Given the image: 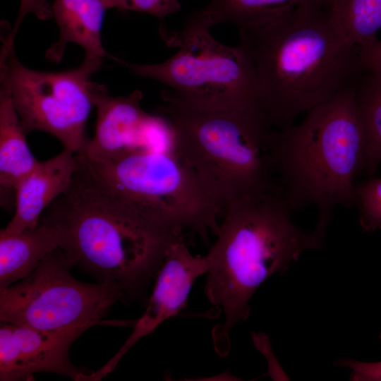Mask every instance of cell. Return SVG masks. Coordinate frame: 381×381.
<instances>
[{"label":"cell","mask_w":381,"mask_h":381,"mask_svg":"<svg viewBox=\"0 0 381 381\" xmlns=\"http://www.w3.org/2000/svg\"><path fill=\"white\" fill-rule=\"evenodd\" d=\"M78 167L75 154L66 149L38 162L16 187L13 217L1 231L17 234L36 227L47 207L68 190Z\"/></svg>","instance_id":"13"},{"label":"cell","mask_w":381,"mask_h":381,"mask_svg":"<svg viewBox=\"0 0 381 381\" xmlns=\"http://www.w3.org/2000/svg\"><path fill=\"white\" fill-rule=\"evenodd\" d=\"M89 89L97 109L95 132L78 155L99 161L144 148L145 130L152 115L141 107L142 92L136 90L126 96L113 97L104 85L91 81Z\"/></svg>","instance_id":"12"},{"label":"cell","mask_w":381,"mask_h":381,"mask_svg":"<svg viewBox=\"0 0 381 381\" xmlns=\"http://www.w3.org/2000/svg\"><path fill=\"white\" fill-rule=\"evenodd\" d=\"M335 365L351 370L350 380L353 381H381V361L363 362L350 358H342Z\"/></svg>","instance_id":"23"},{"label":"cell","mask_w":381,"mask_h":381,"mask_svg":"<svg viewBox=\"0 0 381 381\" xmlns=\"http://www.w3.org/2000/svg\"><path fill=\"white\" fill-rule=\"evenodd\" d=\"M349 41L358 49L377 40L381 0H322Z\"/></svg>","instance_id":"18"},{"label":"cell","mask_w":381,"mask_h":381,"mask_svg":"<svg viewBox=\"0 0 381 381\" xmlns=\"http://www.w3.org/2000/svg\"><path fill=\"white\" fill-rule=\"evenodd\" d=\"M76 156L97 181L153 226L205 238L210 231L217 234L222 207L170 150L140 148L99 161Z\"/></svg>","instance_id":"7"},{"label":"cell","mask_w":381,"mask_h":381,"mask_svg":"<svg viewBox=\"0 0 381 381\" xmlns=\"http://www.w3.org/2000/svg\"><path fill=\"white\" fill-rule=\"evenodd\" d=\"M380 339H381V332H380Z\"/></svg>","instance_id":"25"},{"label":"cell","mask_w":381,"mask_h":381,"mask_svg":"<svg viewBox=\"0 0 381 381\" xmlns=\"http://www.w3.org/2000/svg\"><path fill=\"white\" fill-rule=\"evenodd\" d=\"M52 16L59 28V37L46 52L47 59L59 62L66 44L80 45L85 59L103 61L107 53L101 40V29L106 8L101 0H55Z\"/></svg>","instance_id":"14"},{"label":"cell","mask_w":381,"mask_h":381,"mask_svg":"<svg viewBox=\"0 0 381 381\" xmlns=\"http://www.w3.org/2000/svg\"><path fill=\"white\" fill-rule=\"evenodd\" d=\"M108 8H116L121 11H135L151 14L157 17L163 24L164 18L181 9L179 0H101Z\"/></svg>","instance_id":"21"},{"label":"cell","mask_w":381,"mask_h":381,"mask_svg":"<svg viewBox=\"0 0 381 381\" xmlns=\"http://www.w3.org/2000/svg\"><path fill=\"white\" fill-rule=\"evenodd\" d=\"M103 61L83 60L78 68L44 72L24 66L13 49L1 64V83L9 93L26 133L43 131L75 155L89 140L86 122L93 105L89 85Z\"/></svg>","instance_id":"9"},{"label":"cell","mask_w":381,"mask_h":381,"mask_svg":"<svg viewBox=\"0 0 381 381\" xmlns=\"http://www.w3.org/2000/svg\"><path fill=\"white\" fill-rule=\"evenodd\" d=\"M316 0H211L202 10L214 25L236 26Z\"/></svg>","instance_id":"19"},{"label":"cell","mask_w":381,"mask_h":381,"mask_svg":"<svg viewBox=\"0 0 381 381\" xmlns=\"http://www.w3.org/2000/svg\"><path fill=\"white\" fill-rule=\"evenodd\" d=\"M359 61L363 71L381 75V41L360 48Z\"/></svg>","instance_id":"24"},{"label":"cell","mask_w":381,"mask_h":381,"mask_svg":"<svg viewBox=\"0 0 381 381\" xmlns=\"http://www.w3.org/2000/svg\"><path fill=\"white\" fill-rule=\"evenodd\" d=\"M356 206L359 210V224L363 231L381 230V178L371 176L356 185Z\"/></svg>","instance_id":"20"},{"label":"cell","mask_w":381,"mask_h":381,"mask_svg":"<svg viewBox=\"0 0 381 381\" xmlns=\"http://www.w3.org/2000/svg\"><path fill=\"white\" fill-rule=\"evenodd\" d=\"M87 327L43 330L1 322L0 380H27L37 373H53L85 381L91 372L73 365L68 352Z\"/></svg>","instance_id":"10"},{"label":"cell","mask_w":381,"mask_h":381,"mask_svg":"<svg viewBox=\"0 0 381 381\" xmlns=\"http://www.w3.org/2000/svg\"><path fill=\"white\" fill-rule=\"evenodd\" d=\"M274 129L354 85L362 69L353 45L322 0L237 26Z\"/></svg>","instance_id":"1"},{"label":"cell","mask_w":381,"mask_h":381,"mask_svg":"<svg viewBox=\"0 0 381 381\" xmlns=\"http://www.w3.org/2000/svg\"><path fill=\"white\" fill-rule=\"evenodd\" d=\"M355 84L307 111L301 123L272 134L276 186L292 212L315 207V227L325 231L336 207L356 206L354 180L363 172L365 134Z\"/></svg>","instance_id":"4"},{"label":"cell","mask_w":381,"mask_h":381,"mask_svg":"<svg viewBox=\"0 0 381 381\" xmlns=\"http://www.w3.org/2000/svg\"><path fill=\"white\" fill-rule=\"evenodd\" d=\"M57 248L27 277L0 289V321L43 330L99 325L116 302L128 301L115 282L85 283Z\"/></svg>","instance_id":"8"},{"label":"cell","mask_w":381,"mask_h":381,"mask_svg":"<svg viewBox=\"0 0 381 381\" xmlns=\"http://www.w3.org/2000/svg\"><path fill=\"white\" fill-rule=\"evenodd\" d=\"M363 72L355 89L365 134L363 171L371 176L381 163V75Z\"/></svg>","instance_id":"17"},{"label":"cell","mask_w":381,"mask_h":381,"mask_svg":"<svg viewBox=\"0 0 381 381\" xmlns=\"http://www.w3.org/2000/svg\"><path fill=\"white\" fill-rule=\"evenodd\" d=\"M292 212L278 188L224 207L217 238L205 255V292L223 314L212 330L219 355L228 354L231 330L248 318L249 301L260 284L286 272L303 252L322 247L325 233L303 231Z\"/></svg>","instance_id":"3"},{"label":"cell","mask_w":381,"mask_h":381,"mask_svg":"<svg viewBox=\"0 0 381 381\" xmlns=\"http://www.w3.org/2000/svg\"><path fill=\"white\" fill-rule=\"evenodd\" d=\"M170 150L224 210L244 197L278 188L270 157L274 128L262 113L203 111L163 102Z\"/></svg>","instance_id":"5"},{"label":"cell","mask_w":381,"mask_h":381,"mask_svg":"<svg viewBox=\"0 0 381 381\" xmlns=\"http://www.w3.org/2000/svg\"><path fill=\"white\" fill-rule=\"evenodd\" d=\"M20 118L8 91L0 90V186L1 195L13 190L37 165Z\"/></svg>","instance_id":"16"},{"label":"cell","mask_w":381,"mask_h":381,"mask_svg":"<svg viewBox=\"0 0 381 381\" xmlns=\"http://www.w3.org/2000/svg\"><path fill=\"white\" fill-rule=\"evenodd\" d=\"M207 270L205 255H193L184 238L173 242L155 278L145 310L135 322L131 334L116 354L98 370L90 373L86 381H99L107 376L138 340L176 316L185 308L193 283Z\"/></svg>","instance_id":"11"},{"label":"cell","mask_w":381,"mask_h":381,"mask_svg":"<svg viewBox=\"0 0 381 381\" xmlns=\"http://www.w3.org/2000/svg\"><path fill=\"white\" fill-rule=\"evenodd\" d=\"M34 13L40 20H47L52 16V8L47 0H20V8L13 28L4 42L2 53L8 54L13 49V41L25 16Z\"/></svg>","instance_id":"22"},{"label":"cell","mask_w":381,"mask_h":381,"mask_svg":"<svg viewBox=\"0 0 381 381\" xmlns=\"http://www.w3.org/2000/svg\"><path fill=\"white\" fill-rule=\"evenodd\" d=\"M59 248L56 235L43 222L20 233L0 231V289L29 276L42 260Z\"/></svg>","instance_id":"15"},{"label":"cell","mask_w":381,"mask_h":381,"mask_svg":"<svg viewBox=\"0 0 381 381\" xmlns=\"http://www.w3.org/2000/svg\"><path fill=\"white\" fill-rule=\"evenodd\" d=\"M68 190L42 214L72 267L121 286L128 300H143L171 244L183 238L159 229L97 181L78 159Z\"/></svg>","instance_id":"2"},{"label":"cell","mask_w":381,"mask_h":381,"mask_svg":"<svg viewBox=\"0 0 381 381\" xmlns=\"http://www.w3.org/2000/svg\"><path fill=\"white\" fill-rule=\"evenodd\" d=\"M214 25L202 9L191 14L179 31L160 32L176 52L163 62L134 64L118 60L139 76L166 85L163 102L203 111L244 110L265 114L253 66L242 47H228L210 33Z\"/></svg>","instance_id":"6"}]
</instances>
